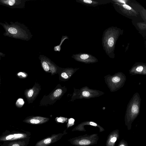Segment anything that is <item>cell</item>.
<instances>
[{
  "mask_svg": "<svg viewBox=\"0 0 146 146\" xmlns=\"http://www.w3.org/2000/svg\"><path fill=\"white\" fill-rule=\"evenodd\" d=\"M10 23L0 22V25L5 31L3 33L4 36L26 41L31 39L33 35L25 25L18 21H10Z\"/></svg>",
  "mask_w": 146,
  "mask_h": 146,
  "instance_id": "6da1fadb",
  "label": "cell"
},
{
  "mask_svg": "<svg viewBox=\"0 0 146 146\" xmlns=\"http://www.w3.org/2000/svg\"><path fill=\"white\" fill-rule=\"evenodd\" d=\"M105 82L111 92L116 91L122 88L125 84L126 77L121 72L111 75L108 74L104 77Z\"/></svg>",
  "mask_w": 146,
  "mask_h": 146,
  "instance_id": "7a4b0ae2",
  "label": "cell"
},
{
  "mask_svg": "<svg viewBox=\"0 0 146 146\" xmlns=\"http://www.w3.org/2000/svg\"><path fill=\"white\" fill-rule=\"evenodd\" d=\"M67 90L65 86L62 87L60 84H58L48 95L43 96L40 103V106H45L53 104L61 98Z\"/></svg>",
  "mask_w": 146,
  "mask_h": 146,
  "instance_id": "3957f363",
  "label": "cell"
},
{
  "mask_svg": "<svg viewBox=\"0 0 146 146\" xmlns=\"http://www.w3.org/2000/svg\"><path fill=\"white\" fill-rule=\"evenodd\" d=\"M74 92L72 94L70 101L76 99H86L98 97L105 93L101 91L90 88L87 86L83 87L80 89L74 88Z\"/></svg>",
  "mask_w": 146,
  "mask_h": 146,
  "instance_id": "277c9868",
  "label": "cell"
},
{
  "mask_svg": "<svg viewBox=\"0 0 146 146\" xmlns=\"http://www.w3.org/2000/svg\"><path fill=\"white\" fill-rule=\"evenodd\" d=\"M141 99L138 92L135 93L127 104L126 111L127 117L133 118L139 113Z\"/></svg>",
  "mask_w": 146,
  "mask_h": 146,
  "instance_id": "5b68a950",
  "label": "cell"
},
{
  "mask_svg": "<svg viewBox=\"0 0 146 146\" xmlns=\"http://www.w3.org/2000/svg\"><path fill=\"white\" fill-rule=\"evenodd\" d=\"M41 66L44 71L50 73L51 75L58 74L59 67L46 56L40 55L38 57Z\"/></svg>",
  "mask_w": 146,
  "mask_h": 146,
  "instance_id": "8992f818",
  "label": "cell"
},
{
  "mask_svg": "<svg viewBox=\"0 0 146 146\" xmlns=\"http://www.w3.org/2000/svg\"><path fill=\"white\" fill-rule=\"evenodd\" d=\"M67 133L66 129L64 131L63 133L52 134L38 141L36 144L35 146H48L60 140L63 135Z\"/></svg>",
  "mask_w": 146,
  "mask_h": 146,
  "instance_id": "52a82bcc",
  "label": "cell"
},
{
  "mask_svg": "<svg viewBox=\"0 0 146 146\" xmlns=\"http://www.w3.org/2000/svg\"><path fill=\"white\" fill-rule=\"evenodd\" d=\"M41 90V86L40 84L37 83H35L33 87L25 90L24 95L29 104L33 103L35 100Z\"/></svg>",
  "mask_w": 146,
  "mask_h": 146,
  "instance_id": "ba28073f",
  "label": "cell"
},
{
  "mask_svg": "<svg viewBox=\"0 0 146 146\" xmlns=\"http://www.w3.org/2000/svg\"><path fill=\"white\" fill-rule=\"evenodd\" d=\"M79 68H65L59 67L58 74L60 81H66L69 80Z\"/></svg>",
  "mask_w": 146,
  "mask_h": 146,
  "instance_id": "9c48e42d",
  "label": "cell"
},
{
  "mask_svg": "<svg viewBox=\"0 0 146 146\" xmlns=\"http://www.w3.org/2000/svg\"><path fill=\"white\" fill-rule=\"evenodd\" d=\"M26 0H0V5L11 9H23Z\"/></svg>",
  "mask_w": 146,
  "mask_h": 146,
  "instance_id": "30bf717a",
  "label": "cell"
},
{
  "mask_svg": "<svg viewBox=\"0 0 146 146\" xmlns=\"http://www.w3.org/2000/svg\"><path fill=\"white\" fill-rule=\"evenodd\" d=\"M72 57L78 62L89 64L97 62L98 60L91 55L83 53L73 54Z\"/></svg>",
  "mask_w": 146,
  "mask_h": 146,
  "instance_id": "8fae6325",
  "label": "cell"
},
{
  "mask_svg": "<svg viewBox=\"0 0 146 146\" xmlns=\"http://www.w3.org/2000/svg\"><path fill=\"white\" fill-rule=\"evenodd\" d=\"M129 73L131 75L136 74L146 75V65L143 64H135L129 70Z\"/></svg>",
  "mask_w": 146,
  "mask_h": 146,
  "instance_id": "7c38bea8",
  "label": "cell"
},
{
  "mask_svg": "<svg viewBox=\"0 0 146 146\" xmlns=\"http://www.w3.org/2000/svg\"><path fill=\"white\" fill-rule=\"evenodd\" d=\"M50 118L48 117L38 116H32L27 117L25 121L33 124L40 125L48 121Z\"/></svg>",
  "mask_w": 146,
  "mask_h": 146,
  "instance_id": "4fadbf2b",
  "label": "cell"
},
{
  "mask_svg": "<svg viewBox=\"0 0 146 146\" xmlns=\"http://www.w3.org/2000/svg\"><path fill=\"white\" fill-rule=\"evenodd\" d=\"M115 37L114 35H110L107 39L106 40L105 43L107 45V47L111 48L114 46V41Z\"/></svg>",
  "mask_w": 146,
  "mask_h": 146,
  "instance_id": "5bb4252c",
  "label": "cell"
},
{
  "mask_svg": "<svg viewBox=\"0 0 146 146\" xmlns=\"http://www.w3.org/2000/svg\"><path fill=\"white\" fill-rule=\"evenodd\" d=\"M68 39V37L67 36H64L63 35L61 38V41L60 44L58 45L55 46L54 48V50L55 51L60 52L61 49V45L64 42V40L66 39Z\"/></svg>",
  "mask_w": 146,
  "mask_h": 146,
  "instance_id": "9a60e30c",
  "label": "cell"
},
{
  "mask_svg": "<svg viewBox=\"0 0 146 146\" xmlns=\"http://www.w3.org/2000/svg\"><path fill=\"white\" fill-rule=\"evenodd\" d=\"M16 75L19 78L24 79L27 77L28 74L25 72L20 71L17 73Z\"/></svg>",
  "mask_w": 146,
  "mask_h": 146,
  "instance_id": "2e32d148",
  "label": "cell"
},
{
  "mask_svg": "<svg viewBox=\"0 0 146 146\" xmlns=\"http://www.w3.org/2000/svg\"><path fill=\"white\" fill-rule=\"evenodd\" d=\"M55 120L57 122L63 123L67 122L68 119L66 117H56Z\"/></svg>",
  "mask_w": 146,
  "mask_h": 146,
  "instance_id": "e0dca14e",
  "label": "cell"
},
{
  "mask_svg": "<svg viewBox=\"0 0 146 146\" xmlns=\"http://www.w3.org/2000/svg\"><path fill=\"white\" fill-rule=\"evenodd\" d=\"M24 101L23 99L19 98L17 100L16 102V106L18 108H21L23 105Z\"/></svg>",
  "mask_w": 146,
  "mask_h": 146,
  "instance_id": "ac0fdd59",
  "label": "cell"
},
{
  "mask_svg": "<svg viewBox=\"0 0 146 146\" xmlns=\"http://www.w3.org/2000/svg\"><path fill=\"white\" fill-rule=\"evenodd\" d=\"M68 122L67 124V129L72 127L74 124L75 120L73 118H70L68 119Z\"/></svg>",
  "mask_w": 146,
  "mask_h": 146,
  "instance_id": "d6986e66",
  "label": "cell"
},
{
  "mask_svg": "<svg viewBox=\"0 0 146 146\" xmlns=\"http://www.w3.org/2000/svg\"><path fill=\"white\" fill-rule=\"evenodd\" d=\"M122 6L124 8L127 10H131L132 9L131 8L130 6L126 4H123Z\"/></svg>",
  "mask_w": 146,
  "mask_h": 146,
  "instance_id": "ffe728a7",
  "label": "cell"
},
{
  "mask_svg": "<svg viewBox=\"0 0 146 146\" xmlns=\"http://www.w3.org/2000/svg\"><path fill=\"white\" fill-rule=\"evenodd\" d=\"M14 137L15 138H18L21 137L23 136V135L22 134H15L14 135Z\"/></svg>",
  "mask_w": 146,
  "mask_h": 146,
  "instance_id": "44dd1931",
  "label": "cell"
},
{
  "mask_svg": "<svg viewBox=\"0 0 146 146\" xmlns=\"http://www.w3.org/2000/svg\"><path fill=\"white\" fill-rule=\"evenodd\" d=\"M14 137V135H9L6 137V139L7 140L9 139H12Z\"/></svg>",
  "mask_w": 146,
  "mask_h": 146,
  "instance_id": "7402d4cb",
  "label": "cell"
},
{
  "mask_svg": "<svg viewBox=\"0 0 146 146\" xmlns=\"http://www.w3.org/2000/svg\"><path fill=\"white\" fill-rule=\"evenodd\" d=\"M115 1L116 2H119V3H123L124 4H125L126 1L125 0H115L113 1Z\"/></svg>",
  "mask_w": 146,
  "mask_h": 146,
  "instance_id": "603a6c76",
  "label": "cell"
},
{
  "mask_svg": "<svg viewBox=\"0 0 146 146\" xmlns=\"http://www.w3.org/2000/svg\"><path fill=\"white\" fill-rule=\"evenodd\" d=\"M89 124L92 126H97V124L96 123L92 121H90L89 122Z\"/></svg>",
  "mask_w": 146,
  "mask_h": 146,
  "instance_id": "cb8c5ba5",
  "label": "cell"
},
{
  "mask_svg": "<svg viewBox=\"0 0 146 146\" xmlns=\"http://www.w3.org/2000/svg\"><path fill=\"white\" fill-rule=\"evenodd\" d=\"M117 138L115 137H113L111 138L110 140V141L112 142H115Z\"/></svg>",
  "mask_w": 146,
  "mask_h": 146,
  "instance_id": "d4e9b609",
  "label": "cell"
},
{
  "mask_svg": "<svg viewBox=\"0 0 146 146\" xmlns=\"http://www.w3.org/2000/svg\"><path fill=\"white\" fill-rule=\"evenodd\" d=\"M5 54L3 53L0 52V61L1 59V57H4L5 56Z\"/></svg>",
  "mask_w": 146,
  "mask_h": 146,
  "instance_id": "484cf974",
  "label": "cell"
},
{
  "mask_svg": "<svg viewBox=\"0 0 146 146\" xmlns=\"http://www.w3.org/2000/svg\"><path fill=\"white\" fill-rule=\"evenodd\" d=\"M12 146H20L19 145L17 144H13Z\"/></svg>",
  "mask_w": 146,
  "mask_h": 146,
  "instance_id": "4316f807",
  "label": "cell"
},
{
  "mask_svg": "<svg viewBox=\"0 0 146 146\" xmlns=\"http://www.w3.org/2000/svg\"><path fill=\"white\" fill-rule=\"evenodd\" d=\"M1 85V75H0V93L1 92V91H0V90H1V89H0Z\"/></svg>",
  "mask_w": 146,
  "mask_h": 146,
  "instance_id": "83f0119b",
  "label": "cell"
},
{
  "mask_svg": "<svg viewBox=\"0 0 146 146\" xmlns=\"http://www.w3.org/2000/svg\"><path fill=\"white\" fill-rule=\"evenodd\" d=\"M120 146H125L123 145H120Z\"/></svg>",
  "mask_w": 146,
  "mask_h": 146,
  "instance_id": "f1b7e54d",
  "label": "cell"
},
{
  "mask_svg": "<svg viewBox=\"0 0 146 146\" xmlns=\"http://www.w3.org/2000/svg\"></svg>",
  "mask_w": 146,
  "mask_h": 146,
  "instance_id": "f546056e",
  "label": "cell"
}]
</instances>
